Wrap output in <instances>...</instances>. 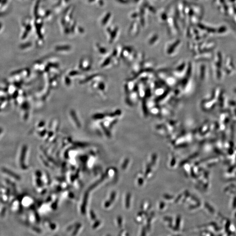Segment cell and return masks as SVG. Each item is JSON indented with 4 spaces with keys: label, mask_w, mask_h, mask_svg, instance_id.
<instances>
[{
    "label": "cell",
    "mask_w": 236,
    "mask_h": 236,
    "mask_svg": "<svg viewBox=\"0 0 236 236\" xmlns=\"http://www.w3.org/2000/svg\"><path fill=\"white\" fill-rule=\"evenodd\" d=\"M1 171L3 174L11 179H16V180L19 179V177L18 175L11 169H8L6 167H2L1 168Z\"/></svg>",
    "instance_id": "obj_1"
}]
</instances>
